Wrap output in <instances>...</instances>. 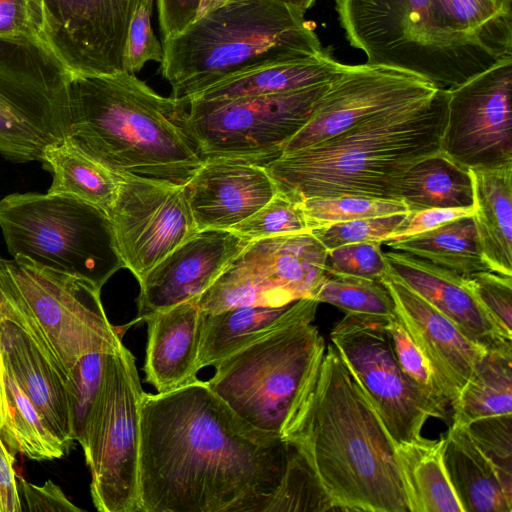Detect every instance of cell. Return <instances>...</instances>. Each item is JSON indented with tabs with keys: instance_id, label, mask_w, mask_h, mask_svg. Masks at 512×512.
<instances>
[{
	"instance_id": "obj_22",
	"label": "cell",
	"mask_w": 512,
	"mask_h": 512,
	"mask_svg": "<svg viewBox=\"0 0 512 512\" xmlns=\"http://www.w3.org/2000/svg\"><path fill=\"white\" fill-rule=\"evenodd\" d=\"M185 189L198 231L230 230L277 192L264 166L229 159L206 160Z\"/></svg>"
},
{
	"instance_id": "obj_52",
	"label": "cell",
	"mask_w": 512,
	"mask_h": 512,
	"mask_svg": "<svg viewBox=\"0 0 512 512\" xmlns=\"http://www.w3.org/2000/svg\"><path fill=\"white\" fill-rule=\"evenodd\" d=\"M0 436L12 454L18 452L13 428L12 414L4 382V365L0 350Z\"/></svg>"
},
{
	"instance_id": "obj_32",
	"label": "cell",
	"mask_w": 512,
	"mask_h": 512,
	"mask_svg": "<svg viewBox=\"0 0 512 512\" xmlns=\"http://www.w3.org/2000/svg\"><path fill=\"white\" fill-rule=\"evenodd\" d=\"M41 162L53 179L47 193L73 196L106 212L113 205L120 178L77 149L67 138L49 146Z\"/></svg>"
},
{
	"instance_id": "obj_53",
	"label": "cell",
	"mask_w": 512,
	"mask_h": 512,
	"mask_svg": "<svg viewBox=\"0 0 512 512\" xmlns=\"http://www.w3.org/2000/svg\"><path fill=\"white\" fill-rule=\"evenodd\" d=\"M291 6H294L300 10L307 11L311 6H313L315 0H281Z\"/></svg>"
},
{
	"instance_id": "obj_46",
	"label": "cell",
	"mask_w": 512,
	"mask_h": 512,
	"mask_svg": "<svg viewBox=\"0 0 512 512\" xmlns=\"http://www.w3.org/2000/svg\"><path fill=\"white\" fill-rule=\"evenodd\" d=\"M152 3L140 0L129 25L125 51L124 68L126 72L140 71L149 61L161 63L162 44L156 38L151 26Z\"/></svg>"
},
{
	"instance_id": "obj_5",
	"label": "cell",
	"mask_w": 512,
	"mask_h": 512,
	"mask_svg": "<svg viewBox=\"0 0 512 512\" xmlns=\"http://www.w3.org/2000/svg\"><path fill=\"white\" fill-rule=\"evenodd\" d=\"M160 71L186 104L234 75L324 51L305 11L281 0H229L162 40Z\"/></svg>"
},
{
	"instance_id": "obj_11",
	"label": "cell",
	"mask_w": 512,
	"mask_h": 512,
	"mask_svg": "<svg viewBox=\"0 0 512 512\" xmlns=\"http://www.w3.org/2000/svg\"><path fill=\"white\" fill-rule=\"evenodd\" d=\"M330 82L278 94L189 101L188 124L204 160L264 166L278 158L309 121Z\"/></svg>"
},
{
	"instance_id": "obj_19",
	"label": "cell",
	"mask_w": 512,
	"mask_h": 512,
	"mask_svg": "<svg viewBox=\"0 0 512 512\" xmlns=\"http://www.w3.org/2000/svg\"><path fill=\"white\" fill-rule=\"evenodd\" d=\"M0 350L4 369L11 373L54 434L71 449L75 438L70 377L33 317L2 294Z\"/></svg>"
},
{
	"instance_id": "obj_38",
	"label": "cell",
	"mask_w": 512,
	"mask_h": 512,
	"mask_svg": "<svg viewBox=\"0 0 512 512\" xmlns=\"http://www.w3.org/2000/svg\"><path fill=\"white\" fill-rule=\"evenodd\" d=\"M313 299L345 313L388 318L396 314L390 293L381 281L373 279L327 275Z\"/></svg>"
},
{
	"instance_id": "obj_25",
	"label": "cell",
	"mask_w": 512,
	"mask_h": 512,
	"mask_svg": "<svg viewBox=\"0 0 512 512\" xmlns=\"http://www.w3.org/2000/svg\"><path fill=\"white\" fill-rule=\"evenodd\" d=\"M316 303L312 298H304L284 306L201 311L199 369L214 367L228 355L291 323Z\"/></svg>"
},
{
	"instance_id": "obj_6",
	"label": "cell",
	"mask_w": 512,
	"mask_h": 512,
	"mask_svg": "<svg viewBox=\"0 0 512 512\" xmlns=\"http://www.w3.org/2000/svg\"><path fill=\"white\" fill-rule=\"evenodd\" d=\"M333 1L346 40L365 54L366 64L405 71L448 90L502 60L451 30L434 0Z\"/></svg>"
},
{
	"instance_id": "obj_40",
	"label": "cell",
	"mask_w": 512,
	"mask_h": 512,
	"mask_svg": "<svg viewBox=\"0 0 512 512\" xmlns=\"http://www.w3.org/2000/svg\"><path fill=\"white\" fill-rule=\"evenodd\" d=\"M230 230L249 241L310 232L299 202L278 190L257 212Z\"/></svg>"
},
{
	"instance_id": "obj_26",
	"label": "cell",
	"mask_w": 512,
	"mask_h": 512,
	"mask_svg": "<svg viewBox=\"0 0 512 512\" xmlns=\"http://www.w3.org/2000/svg\"><path fill=\"white\" fill-rule=\"evenodd\" d=\"M469 172L483 259L489 270L512 276V163Z\"/></svg>"
},
{
	"instance_id": "obj_12",
	"label": "cell",
	"mask_w": 512,
	"mask_h": 512,
	"mask_svg": "<svg viewBox=\"0 0 512 512\" xmlns=\"http://www.w3.org/2000/svg\"><path fill=\"white\" fill-rule=\"evenodd\" d=\"M143 389L135 358L122 344L108 356L85 461L99 512H140L139 457Z\"/></svg>"
},
{
	"instance_id": "obj_2",
	"label": "cell",
	"mask_w": 512,
	"mask_h": 512,
	"mask_svg": "<svg viewBox=\"0 0 512 512\" xmlns=\"http://www.w3.org/2000/svg\"><path fill=\"white\" fill-rule=\"evenodd\" d=\"M282 437L305 457L339 511L409 512L395 444L333 344Z\"/></svg>"
},
{
	"instance_id": "obj_18",
	"label": "cell",
	"mask_w": 512,
	"mask_h": 512,
	"mask_svg": "<svg viewBox=\"0 0 512 512\" xmlns=\"http://www.w3.org/2000/svg\"><path fill=\"white\" fill-rule=\"evenodd\" d=\"M439 88L414 74L369 64L349 65L332 80L287 154L337 135L377 114L430 101Z\"/></svg>"
},
{
	"instance_id": "obj_36",
	"label": "cell",
	"mask_w": 512,
	"mask_h": 512,
	"mask_svg": "<svg viewBox=\"0 0 512 512\" xmlns=\"http://www.w3.org/2000/svg\"><path fill=\"white\" fill-rule=\"evenodd\" d=\"M276 511H339L305 457L288 443L282 477L264 508Z\"/></svg>"
},
{
	"instance_id": "obj_28",
	"label": "cell",
	"mask_w": 512,
	"mask_h": 512,
	"mask_svg": "<svg viewBox=\"0 0 512 512\" xmlns=\"http://www.w3.org/2000/svg\"><path fill=\"white\" fill-rule=\"evenodd\" d=\"M348 67L349 64L337 61L329 49H324L314 57L266 65L226 78L189 101L225 100L295 91L330 82Z\"/></svg>"
},
{
	"instance_id": "obj_16",
	"label": "cell",
	"mask_w": 512,
	"mask_h": 512,
	"mask_svg": "<svg viewBox=\"0 0 512 512\" xmlns=\"http://www.w3.org/2000/svg\"><path fill=\"white\" fill-rule=\"evenodd\" d=\"M447 94L441 152L467 169L512 163V57Z\"/></svg>"
},
{
	"instance_id": "obj_41",
	"label": "cell",
	"mask_w": 512,
	"mask_h": 512,
	"mask_svg": "<svg viewBox=\"0 0 512 512\" xmlns=\"http://www.w3.org/2000/svg\"><path fill=\"white\" fill-rule=\"evenodd\" d=\"M464 426L512 498V414L486 416Z\"/></svg>"
},
{
	"instance_id": "obj_42",
	"label": "cell",
	"mask_w": 512,
	"mask_h": 512,
	"mask_svg": "<svg viewBox=\"0 0 512 512\" xmlns=\"http://www.w3.org/2000/svg\"><path fill=\"white\" fill-rule=\"evenodd\" d=\"M387 330L403 373L431 402L447 413L449 402L428 360L396 314L388 319Z\"/></svg>"
},
{
	"instance_id": "obj_33",
	"label": "cell",
	"mask_w": 512,
	"mask_h": 512,
	"mask_svg": "<svg viewBox=\"0 0 512 512\" xmlns=\"http://www.w3.org/2000/svg\"><path fill=\"white\" fill-rule=\"evenodd\" d=\"M453 423L512 414V348L486 350L454 403Z\"/></svg>"
},
{
	"instance_id": "obj_4",
	"label": "cell",
	"mask_w": 512,
	"mask_h": 512,
	"mask_svg": "<svg viewBox=\"0 0 512 512\" xmlns=\"http://www.w3.org/2000/svg\"><path fill=\"white\" fill-rule=\"evenodd\" d=\"M447 90L428 102L367 118L314 145L264 165L277 190L295 201L363 196L397 199L406 172L441 151Z\"/></svg>"
},
{
	"instance_id": "obj_3",
	"label": "cell",
	"mask_w": 512,
	"mask_h": 512,
	"mask_svg": "<svg viewBox=\"0 0 512 512\" xmlns=\"http://www.w3.org/2000/svg\"><path fill=\"white\" fill-rule=\"evenodd\" d=\"M66 138L119 178L185 187L205 162L187 105L126 71L69 74Z\"/></svg>"
},
{
	"instance_id": "obj_9",
	"label": "cell",
	"mask_w": 512,
	"mask_h": 512,
	"mask_svg": "<svg viewBox=\"0 0 512 512\" xmlns=\"http://www.w3.org/2000/svg\"><path fill=\"white\" fill-rule=\"evenodd\" d=\"M100 291L86 279L27 258L0 257V294L33 317L69 377L84 355L115 352L123 344V328L108 320Z\"/></svg>"
},
{
	"instance_id": "obj_45",
	"label": "cell",
	"mask_w": 512,
	"mask_h": 512,
	"mask_svg": "<svg viewBox=\"0 0 512 512\" xmlns=\"http://www.w3.org/2000/svg\"><path fill=\"white\" fill-rule=\"evenodd\" d=\"M463 281L481 306L512 337V276L483 270L463 276Z\"/></svg>"
},
{
	"instance_id": "obj_51",
	"label": "cell",
	"mask_w": 512,
	"mask_h": 512,
	"mask_svg": "<svg viewBox=\"0 0 512 512\" xmlns=\"http://www.w3.org/2000/svg\"><path fill=\"white\" fill-rule=\"evenodd\" d=\"M13 455L0 436V512H22Z\"/></svg>"
},
{
	"instance_id": "obj_34",
	"label": "cell",
	"mask_w": 512,
	"mask_h": 512,
	"mask_svg": "<svg viewBox=\"0 0 512 512\" xmlns=\"http://www.w3.org/2000/svg\"><path fill=\"white\" fill-rule=\"evenodd\" d=\"M447 26L498 59L512 57V0H434Z\"/></svg>"
},
{
	"instance_id": "obj_35",
	"label": "cell",
	"mask_w": 512,
	"mask_h": 512,
	"mask_svg": "<svg viewBox=\"0 0 512 512\" xmlns=\"http://www.w3.org/2000/svg\"><path fill=\"white\" fill-rule=\"evenodd\" d=\"M4 382L18 452L36 461L54 460L68 454L70 449L54 434L42 414L6 369Z\"/></svg>"
},
{
	"instance_id": "obj_23",
	"label": "cell",
	"mask_w": 512,
	"mask_h": 512,
	"mask_svg": "<svg viewBox=\"0 0 512 512\" xmlns=\"http://www.w3.org/2000/svg\"><path fill=\"white\" fill-rule=\"evenodd\" d=\"M389 269L486 350L511 349L507 335L468 290L463 276L409 253L385 252Z\"/></svg>"
},
{
	"instance_id": "obj_8",
	"label": "cell",
	"mask_w": 512,
	"mask_h": 512,
	"mask_svg": "<svg viewBox=\"0 0 512 512\" xmlns=\"http://www.w3.org/2000/svg\"><path fill=\"white\" fill-rule=\"evenodd\" d=\"M0 228L12 257L86 279L99 288L125 268L108 213L73 196L10 194L0 200Z\"/></svg>"
},
{
	"instance_id": "obj_21",
	"label": "cell",
	"mask_w": 512,
	"mask_h": 512,
	"mask_svg": "<svg viewBox=\"0 0 512 512\" xmlns=\"http://www.w3.org/2000/svg\"><path fill=\"white\" fill-rule=\"evenodd\" d=\"M380 281L392 297L397 317L428 360L451 407L486 349L468 339L389 266Z\"/></svg>"
},
{
	"instance_id": "obj_37",
	"label": "cell",
	"mask_w": 512,
	"mask_h": 512,
	"mask_svg": "<svg viewBox=\"0 0 512 512\" xmlns=\"http://www.w3.org/2000/svg\"><path fill=\"white\" fill-rule=\"evenodd\" d=\"M112 352L84 355L70 371V410L75 441L83 452L88 446L92 423L102 395L107 360Z\"/></svg>"
},
{
	"instance_id": "obj_27",
	"label": "cell",
	"mask_w": 512,
	"mask_h": 512,
	"mask_svg": "<svg viewBox=\"0 0 512 512\" xmlns=\"http://www.w3.org/2000/svg\"><path fill=\"white\" fill-rule=\"evenodd\" d=\"M443 436L444 466L463 512H511L512 498L466 427L453 423Z\"/></svg>"
},
{
	"instance_id": "obj_24",
	"label": "cell",
	"mask_w": 512,
	"mask_h": 512,
	"mask_svg": "<svg viewBox=\"0 0 512 512\" xmlns=\"http://www.w3.org/2000/svg\"><path fill=\"white\" fill-rule=\"evenodd\" d=\"M202 312L197 300L149 314L144 363L145 380L157 393L196 381Z\"/></svg>"
},
{
	"instance_id": "obj_17",
	"label": "cell",
	"mask_w": 512,
	"mask_h": 512,
	"mask_svg": "<svg viewBox=\"0 0 512 512\" xmlns=\"http://www.w3.org/2000/svg\"><path fill=\"white\" fill-rule=\"evenodd\" d=\"M107 213L119 255L138 283L198 232L185 187L120 178Z\"/></svg>"
},
{
	"instance_id": "obj_50",
	"label": "cell",
	"mask_w": 512,
	"mask_h": 512,
	"mask_svg": "<svg viewBox=\"0 0 512 512\" xmlns=\"http://www.w3.org/2000/svg\"><path fill=\"white\" fill-rule=\"evenodd\" d=\"M17 483L22 511H82L51 480L39 486L17 477Z\"/></svg>"
},
{
	"instance_id": "obj_54",
	"label": "cell",
	"mask_w": 512,
	"mask_h": 512,
	"mask_svg": "<svg viewBox=\"0 0 512 512\" xmlns=\"http://www.w3.org/2000/svg\"><path fill=\"white\" fill-rule=\"evenodd\" d=\"M151 3H153V0H150Z\"/></svg>"
},
{
	"instance_id": "obj_44",
	"label": "cell",
	"mask_w": 512,
	"mask_h": 512,
	"mask_svg": "<svg viewBox=\"0 0 512 512\" xmlns=\"http://www.w3.org/2000/svg\"><path fill=\"white\" fill-rule=\"evenodd\" d=\"M407 213L356 219L315 228L310 232L325 247H336L360 242H385L402 223Z\"/></svg>"
},
{
	"instance_id": "obj_30",
	"label": "cell",
	"mask_w": 512,
	"mask_h": 512,
	"mask_svg": "<svg viewBox=\"0 0 512 512\" xmlns=\"http://www.w3.org/2000/svg\"><path fill=\"white\" fill-rule=\"evenodd\" d=\"M398 197L409 212L474 206L469 169L441 151L422 159L406 172L399 185Z\"/></svg>"
},
{
	"instance_id": "obj_31",
	"label": "cell",
	"mask_w": 512,
	"mask_h": 512,
	"mask_svg": "<svg viewBox=\"0 0 512 512\" xmlns=\"http://www.w3.org/2000/svg\"><path fill=\"white\" fill-rule=\"evenodd\" d=\"M382 244L461 276L489 270L482 256L473 215L447 222L424 233Z\"/></svg>"
},
{
	"instance_id": "obj_10",
	"label": "cell",
	"mask_w": 512,
	"mask_h": 512,
	"mask_svg": "<svg viewBox=\"0 0 512 512\" xmlns=\"http://www.w3.org/2000/svg\"><path fill=\"white\" fill-rule=\"evenodd\" d=\"M69 73L43 45L0 36V154L41 161L68 134Z\"/></svg>"
},
{
	"instance_id": "obj_1",
	"label": "cell",
	"mask_w": 512,
	"mask_h": 512,
	"mask_svg": "<svg viewBox=\"0 0 512 512\" xmlns=\"http://www.w3.org/2000/svg\"><path fill=\"white\" fill-rule=\"evenodd\" d=\"M285 459L283 437L246 423L207 382L143 393L140 512H264Z\"/></svg>"
},
{
	"instance_id": "obj_14",
	"label": "cell",
	"mask_w": 512,
	"mask_h": 512,
	"mask_svg": "<svg viewBox=\"0 0 512 512\" xmlns=\"http://www.w3.org/2000/svg\"><path fill=\"white\" fill-rule=\"evenodd\" d=\"M388 319L345 313L332 328L330 339L397 445L420 439L429 418L447 420L448 414L401 370L387 330Z\"/></svg>"
},
{
	"instance_id": "obj_29",
	"label": "cell",
	"mask_w": 512,
	"mask_h": 512,
	"mask_svg": "<svg viewBox=\"0 0 512 512\" xmlns=\"http://www.w3.org/2000/svg\"><path fill=\"white\" fill-rule=\"evenodd\" d=\"M444 436L395 445L409 512H463L443 462Z\"/></svg>"
},
{
	"instance_id": "obj_7",
	"label": "cell",
	"mask_w": 512,
	"mask_h": 512,
	"mask_svg": "<svg viewBox=\"0 0 512 512\" xmlns=\"http://www.w3.org/2000/svg\"><path fill=\"white\" fill-rule=\"evenodd\" d=\"M318 304L217 363L210 389L252 427L279 436L326 344L313 323Z\"/></svg>"
},
{
	"instance_id": "obj_49",
	"label": "cell",
	"mask_w": 512,
	"mask_h": 512,
	"mask_svg": "<svg viewBox=\"0 0 512 512\" xmlns=\"http://www.w3.org/2000/svg\"><path fill=\"white\" fill-rule=\"evenodd\" d=\"M473 214L474 206L465 208H428L408 212L402 223L389 235L386 241L403 239L424 233L447 222L472 216Z\"/></svg>"
},
{
	"instance_id": "obj_15",
	"label": "cell",
	"mask_w": 512,
	"mask_h": 512,
	"mask_svg": "<svg viewBox=\"0 0 512 512\" xmlns=\"http://www.w3.org/2000/svg\"><path fill=\"white\" fill-rule=\"evenodd\" d=\"M140 0H28L47 47L69 74L125 71L130 22Z\"/></svg>"
},
{
	"instance_id": "obj_43",
	"label": "cell",
	"mask_w": 512,
	"mask_h": 512,
	"mask_svg": "<svg viewBox=\"0 0 512 512\" xmlns=\"http://www.w3.org/2000/svg\"><path fill=\"white\" fill-rule=\"evenodd\" d=\"M382 242L346 244L327 250L325 272L380 281L388 270Z\"/></svg>"
},
{
	"instance_id": "obj_39",
	"label": "cell",
	"mask_w": 512,
	"mask_h": 512,
	"mask_svg": "<svg viewBox=\"0 0 512 512\" xmlns=\"http://www.w3.org/2000/svg\"><path fill=\"white\" fill-rule=\"evenodd\" d=\"M298 202L310 231L334 223L409 212L405 203L397 199L347 195Z\"/></svg>"
},
{
	"instance_id": "obj_47",
	"label": "cell",
	"mask_w": 512,
	"mask_h": 512,
	"mask_svg": "<svg viewBox=\"0 0 512 512\" xmlns=\"http://www.w3.org/2000/svg\"><path fill=\"white\" fill-rule=\"evenodd\" d=\"M229 0H157L162 40L174 37Z\"/></svg>"
},
{
	"instance_id": "obj_13",
	"label": "cell",
	"mask_w": 512,
	"mask_h": 512,
	"mask_svg": "<svg viewBox=\"0 0 512 512\" xmlns=\"http://www.w3.org/2000/svg\"><path fill=\"white\" fill-rule=\"evenodd\" d=\"M327 250L311 232L250 241L198 298L202 312L284 306L314 298L327 277Z\"/></svg>"
},
{
	"instance_id": "obj_48",
	"label": "cell",
	"mask_w": 512,
	"mask_h": 512,
	"mask_svg": "<svg viewBox=\"0 0 512 512\" xmlns=\"http://www.w3.org/2000/svg\"><path fill=\"white\" fill-rule=\"evenodd\" d=\"M0 36L28 40L49 50L40 34L28 0H0Z\"/></svg>"
},
{
	"instance_id": "obj_20",
	"label": "cell",
	"mask_w": 512,
	"mask_h": 512,
	"mask_svg": "<svg viewBox=\"0 0 512 512\" xmlns=\"http://www.w3.org/2000/svg\"><path fill=\"white\" fill-rule=\"evenodd\" d=\"M249 242L232 230L198 231L139 282L137 320L198 300Z\"/></svg>"
}]
</instances>
